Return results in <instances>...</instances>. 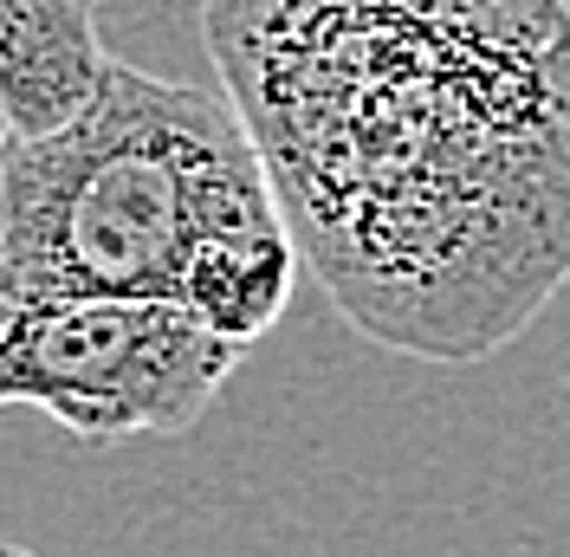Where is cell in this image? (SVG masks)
<instances>
[{
	"instance_id": "6da1fadb",
	"label": "cell",
	"mask_w": 570,
	"mask_h": 557,
	"mask_svg": "<svg viewBox=\"0 0 570 557\" xmlns=\"http://www.w3.org/2000/svg\"><path fill=\"white\" fill-rule=\"evenodd\" d=\"M298 253L363 338L480 363L570 278V0H208Z\"/></svg>"
},
{
	"instance_id": "8992f818",
	"label": "cell",
	"mask_w": 570,
	"mask_h": 557,
	"mask_svg": "<svg viewBox=\"0 0 570 557\" xmlns=\"http://www.w3.org/2000/svg\"><path fill=\"white\" fill-rule=\"evenodd\" d=\"M0 557H33V551H20V545H0Z\"/></svg>"
},
{
	"instance_id": "5b68a950",
	"label": "cell",
	"mask_w": 570,
	"mask_h": 557,
	"mask_svg": "<svg viewBox=\"0 0 570 557\" xmlns=\"http://www.w3.org/2000/svg\"><path fill=\"white\" fill-rule=\"evenodd\" d=\"M7 143H13V130H7V117H0V169H7Z\"/></svg>"
},
{
	"instance_id": "3957f363",
	"label": "cell",
	"mask_w": 570,
	"mask_h": 557,
	"mask_svg": "<svg viewBox=\"0 0 570 557\" xmlns=\"http://www.w3.org/2000/svg\"><path fill=\"white\" fill-rule=\"evenodd\" d=\"M240 356L176 305H39L0 324V409H39L78 441L188 434Z\"/></svg>"
},
{
	"instance_id": "277c9868",
	"label": "cell",
	"mask_w": 570,
	"mask_h": 557,
	"mask_svg": "<svg viewBox=\"0 0 570 557\" xmlns=\"http://www.w3.org/2000/svg\"><path fill=\"white\" fill-rule=\"evenodd\" d=\"M105 71L91 0H0V117L13 137H52L85 117Z\"/></svg>"
},
{
	"instance_id": "7a4b0ae2",
	"label": "cell",
	"mask_w": 570,
	"mask_h": 557,
	"mask_svg": "<svg viewBox=\"0 0 570 557\" xmlns=\"http://www.w3.org/2000/svg\"><path fill=\"white\" fill-rule=\"evenodd\" d=\"M298 241L240 110L110 59L98 98L0 169V324L39 305H176L259 344L292 305Z\"/></svg>"
}]
</instances>
